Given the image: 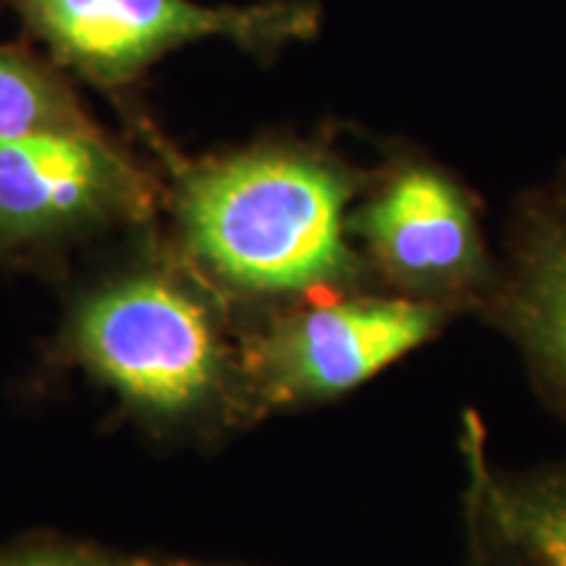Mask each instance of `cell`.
<instances>
[{
    "label": "cell",
    "instance_id": "1",
    "mask_svg": "<svg viewBox=\"0 0 566 566\" xmlns=\"http://www.w3.org/2000/svg\"><path fill=\"white\" fill-rule=\"evenodd\" d=\"M352 181L331 160L260 147L184 174L189 242L223 279L254 292H294L349 268L344 210Z\"/></svg>",
    "mask_w": 566,
    "mask_h": 566
},
{
    "label": "cell",
    "instance_id": "2",
    "mask_svg": "<svg viewBox=\"0 0 566 566\" xmlns=\"http://www.w3.org/2000/svg\"><path fill=\"white\" fill-rule=\"evenodd\" d=\"M59 66L97 87L118 90L155 61L197 40L226 38L271 53L317 30L315 6H200L195 0H6Z\"/></svg>",
    "mask_w": 566,
    "mask_h": 566
},
{
    "label": "cell",
    "instance_id": "3",
    "mask_svg": "<svg viewBox=\"0 0 566 566\" xmlns=\"http://www.w3.org/2000/svg\"><path fill=\"white\" fill-rule=\"evenodd\" d=\"M87 363L139 405L192 407L216 378V342L202 310L163 281H132L84 307Z\"/></svg>",
    "mask_w": 566,
    "mask_h": 566
},
{
    "label": "cell",
    "instance_id": "4",
    "mask_svg": "<svg viewBox=\"0 0 566 566\" xmlns=\"http://www.w3.org/2000/svg\"><path fill=\"white\" fill-rule=\"evenodd\" d=\"M134 197V171L92 129L0 142V239L61 231Z\"/></svg>",
    "mask_w": 566,
    "mask_h": 566
},
{
    "label": "cell",
    "instance_id": "5",
    "mask_svg": "<svg viewBox=\"0 0 566 566\" xmlns=\"http://www.w3.org/2000/svg\"><path fill=\"white\" fill-rule=\"evenodd\" d=\"M443 313L422 302L331 304L296 317L271 344L275 388L289 396L349 391L433 336Z\"/></svg>",
    "mask_w": 566,
    "mask_h": 566
},
{
    "label": "cell",
    "instance_id": "6",
    "mask_svg": "<svg viewBox=\"0 0 566 566\" xmlns=\"http://www.w3.org/2000/svg\"><path fill=\"white\" fill-rule=\"evenodd\" d=\"M359 231L378 263L412 286H449L478 268L480 239L470 202L428 166H405L365 205Z\"/></svg>",
    "mask_w": 566,
    "mask_h": 566
},
{
    "label": "cell",
    "instance_id": "7",
    "mask_svg": "<svg viewBox=\"0 0 566 566\" xmlns=\"http://www.w3.org/2000/svg\"><path fill=\"white\" fill-rule=\"evenodd\" d=\"M90 129L59 71L24 45H0V142Z\"/></svg>",
    "mask_w": 566,
    "mask_h": 566
},
{
    "label": "cell",
    "instance_id": "8",
    "mask_svg": "<svg viewBox=\"0 0 566 566\" xmlns=\"http://www.w3.org/2000/svg\"><path fill=\"white\" fill-rule=\"evenodd\" d=\"M506 533L543 566H566V478L499 493Z\"/></svg>",
    "mask_w": 566,
    "mask_h": 566
},
{
    "label": "cell",
    "instance_id": "9",
    "mask_svg": "<svg viewBox=\"0 0 566 566\" xmlns=\"http://www.w3.org/2000/svg\"><path fill=\"white\" fill-rule=\"evenodd\" d=\"M522 321L535 349L566 378V239H554L535 254Z\"/></svg>",
    "mask_w": 566,
    "mask_h": 566
},
{
    "label": "cell",
    "instance_id": "10",
    "mask_svg": "<svg viewBox=\"0 0 566 566\" xmlns=\"http://www.w3.org/2000/svg\"><path fill=\"white\" fill-rule=\"evenodd\" d=\"M11 566H80V564L63 556H32V558H21V562Z\"/></svg>",
    "mask_w": 566,
    "mask_h": 566
}]
</instances>
